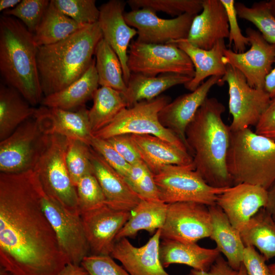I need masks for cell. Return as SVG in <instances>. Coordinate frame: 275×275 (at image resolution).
<instances>
[{"instance_id":"cell-1","label":"cell","mask_w":275,"mask_h":275,"mask_svg":"<svg viewBox=\"0 0 275 275\" xmlns=\"http://www.w3.org/2000/svg\"><path fill=\"white\" fill-rule=\"evenodd\" d=\"M31 170L0 174L1 269L14 275H58L69 261L41 204Z\"/></svg>"},{"instance_id":"cell-2","label":"cell","mask_w":275,"mask_h":275,"mask_svg":"<svg viewBox=\"0 0 275 275\" xmlns=\"http://www.w3.org/2000/svg\"><path fill=\"white\" fill-rule=\"evenodd\" d=\"M225 111L216 98H207L185 131L195 170L208 184L216 188L234 185L227 168L231 130L223 120Z\"/></svg>"},{"instance_id":"cell-3","label":"cell","mask_w":275,"mask_h":275,"mask_svg":"<svg viewBox=\"0 0 275 275\" xmlns=\"http://www.w3.org/2000/svg\"><path fill=\"white\" fill-rule=\"evenodd\" d=\"M102 38L96 22L62 41L38 47L37 65L44 96L64 89L86 72Z\"/></svg>"},{"instance_id":"cell-4","label":"cell","mask_w":275,"mask_h":275,"mask_svg":"<svg viewBox=\"0 0 275 275\" xmlns=\"http://www.w3.org/2000/svg\"><path fill=\"white\" fill-rule=\"evenodd\" d=\"M38 49L34 34L21 21L12 16L1 17V74L32 106L41 103L43 98Z\"/></svg>"},{"instance_id":"cell-5","label":"cell","mask_w":275,"mask_h":275,"mask_svg":"<svg viewBox=\"0 0 275 275\" xmlns=\"http://www.w3.org/2000/svg\"><path fill=\"white\" fill-rule=\"evenodd\" d=\"M227 168L234 185L249 183L267 190L275 181V141L249 128L231 131Z\"/></svg>"},{"instance_id":"cell-6","label":"cell","mask_w":275,"mask_h":275,"mask_svg":"<svg viewBox=\"0 0 275 275\" xmlns=\"http://www.w3.org/2000/svg\"><path fill=\"white\" fill-rule=\"evenodd\" d=\"M67 139L58 134L47 135L33 169L44 192L70 211L80 214L75 186L66 163Z\"/></svg>"},{"instance_id":"cell-7","label":"cell","mask_w":275,"mask_h":275,"mask_svg":"<svg viewBox=\"0 0 275 275\" xmlns=\"http://www.w3.org/2000/svg\"><path fill=\"white\" fill-rule=\"evenodd\" d=\"M171 101L169 96L161 95L150 100L139 102L123 109L108 125L93 135L106 140L124 134H150L159 137L189 153L182 141L163 127L159 120V112Z\"/></svg>"},{"instance_id":"cell-8","label":"cell","mask_w":275,"mask_h":275,"mask_svg":"<svg viewBox=\"0 0 275 275\" xmlns=\"http://www.w3.org/2000/svg\"><path fill=\"white\" fill-rule=\"evenodd\" d=\"M153 175L159 199L167 204L193 202L214 205L218 195L228 188L211 186L193 166H167Z\"/></svg>"},{"instance_id":"cell-9","label":"cell","mask_w":275,"mask_h":275,"mask_svg":"<svg viewBox=\"0 0 275 275\" xmlns=\"http://www.w3.org/2000/svg\"><path fill=\"white\" fill-rule=\"evenodd\" d=\"M127 66L131 73L154 77L175 73L193 77L195 69L187 54L176 44H147L132 41Z\"/></svg>"},{"instance_id":"cell-10","label":"cell","mask_w":275,"mask_h":275,"mask_svg":"<svg viewBox=\"0 0 275 275\" xmlns=\"http://www.w3.org/2000/svg\"><path fill=\"white\" fill-rule=\"evenodd\" d=\"M228 86L229 109L232 116L231 131L256 126L268 107L271 98L264 89L251 87L244 76L235 68L227 65L225 74L220 78L219 86Z\"/></svg>"},{"instance_id":"cell-11","label":"cell","mask_w":275,"mask_h":275,"mask_svg":"<svg viewBox=\"0 0 275 275\" xmlns=\"http://www.w3.org/2000/svg\"><path fill=\"white\" fill-rule=\"evenodd\" d=\"M47 135L32 118L0 142V171L18 173L33 170Z\"/></svg>"},{"instance_id":"cell-12","label":"cell","mask_w":275,"mask_h":275,"mask_svg":"<svg viewBox=\"0 0 275 275\" xmlns=\"http://www.w3.org/2000/svg\"><path fill=\"white\" fill-rule=\"evenodd\" d=\"M41 204L69 262L80 265L83 259L91 254L80 214L70 211L44 190Z\"/></svg>"},{"instance_id":"cell-13","label":"cell","mask_w":275,"mask_h":275,"mask_svg":"<svg viewBox=\"0 0 275 275\" xmlns=\"http://www.w3.org/2000/svg\"><path fill=\"white\" fill-rule=\"evenodd\" d=\"M211 228L208 206L193 202H176L168 204L160 238L196 243L209 237Z\"/></svg>"},{"instance_id":"cell-14","label":"cell","mask_w":275,"mask_h":275,"mask_svg":"<svg viewBox=\"0 0 275 275\" xmlns=\"http://www.w3.org/2000/svg\"><path fill=\"white\" fill-rule=\"evenodd\" d=\"M250 48L238 53L226 49L223 57L224 63L239 70L252 87L264 89L266 76L273 68L275 61V44L268 43L258 31L246 30Z\"/></svg>"},{"instance_id":"cell-15","label":"cell","mask_w":275,"mask_h":275,"mask_svg":"<svg viewBox=\"0 0 275 275\" xmlns=\"http://www.w3.org/2000/svg\"><path fill=\"white\" fill-rule=\"evenodd\" d=\"M196 15L184 14L172 19H164L147 9L133 10L124 13L127 23L136 30V41L165 44L187 38Z\"/></svg>"},{"instance_id":"cell-16","label":"cell","mask_w":275,"mask_h":275,"mask_svg":"<svg viewBox=\"0 0 275 275\" xmlns=\"http://www.w3.org/2000/svg\"><path fill=\"white\" fill-rule=\"evenodd\" d=\"M131 212L113 209L106 204L80 215L90 248V255H111L116 237Z\"/></svg>"},{"instance_id":"cell-17","label":"cell","mask_w":275,"mask_h":275,"mask_svg":"<svg viewBox=\"0 0 275 275\" xmlns=\"http://www.w3.org/2000/svg\"><path fill=\"white\" fill-rule=\"evenodd\" d=\"M268 202L267 190L258 185L239 183L228 187L217 196L216 204L240 232Z\"/></svg>"},{"instance_id":"cell-18","label":"cell","mask_w":275,"mask_h":275,"mask_svg":"<svg viewBox=\"0 0 275 275\" xmlns=\"http://www.w3.org/2000/svg\"><path fill=\"white\" fill-rule=\"evenodd\" d=\"M126 3L121 0H111L102 4L99 9L98 22L102 38L119 58L127 85L131 74L127 66L128 51L131 40L138 32L125 20Z\"/></svg>"},{"instance_id":"cell-19","label":"cell","mask_w":275,"mask_h":275,"mask_svg":"<svg viewBox=\"0 0 275 275\" xmlns=\"http://www.w3.org/2000/svg\"><path fill=\"white\" fill-rule=\"evenodd\" d=\"M88 111L85 106L76 111L41 106L36 108L33 117L45 134H58L90 146L93 135Z\"/></svg>"},{"instance_id":"cell-20","label":"cell","mask_w":275,"mask_h":275,"mask_svg":"<svg viewBox=\"0 0 275 275\" xmlns=\"http://www.w3.org/2000/svg\"><path fill=\"white\" fill-rule=\"evenodd\" d=\"M160 229L141 247L123 238L116 241L111 256L119 260L130 275H170L160 260Z\"/></svg>"},{"instance_id":"cell-21","label":"cell","mask_w":275,"mask_h":275,"mask_svg":"<svg viewBox=\"0 0 275 275\" xmlns=\"http://www.w3.org/2000/svg\"><path fill=\"white\" fill-rule=\"evenodd\" d=\"M221 78L215 76L210 77L195 90L177 97L159 112L158 118L161 125L176 134L186 146L187 127L208 98L211 89L218 84Z\"/></svg>"},{"instance_id":"cell-22","label":"cell","mask_w":275,"mask_h":275,"mask_svg":"<svg viewBox=\"0 0 275 275\" xmlns=\"http://www.w3.org/2000/svg\"><path fill=\"white\" fill-rule=\"evenodd\" d=\"M229 36L228 16L221 0H203L202 12L195 15L188 36L183 40L197 47L209 50Z\"/></svg>"},{"instance_id":"cell-23","label":"cell","mask_w":275,"mask_h":275,"mask_svg":"<svg viewBox=\"0 0 275 275\" xmlns=\"http://www.w3.org/2000/svg\"><path fill=\"white\" fill-rule=\"evenodd\" d=\"M93 174L104 195L106 204L118 210L131 212L142 200L124 177L91 147Z\"/></svg>"},{"instance_id":"cell-24","label":"cell","mask_w":275,"mask_h":275,"mask_svg":"<svg viewBox=\"0 0 275 275\" xmlns=\"http://www.w3.org/2000/svg\"><path fill=\"white\" fill-rule=\"evenodd\" d=\"M130 136L142 160L153 175L167 166H194L193 158L189 153L159 137L134 134Z\"/></svg>"},{"instance_id":"cell-25","label":"cell","mask_w":275,"mask_h":275,"mask_svg":"<svg viewBox=\"0 0 275 275\" xmlns=\"http://www.w3.org/2000/svg\"><path fill=\"white\" fill-rule=\"evenodd\" d=\"M221 255L218 249L201 247L196 243L162 239L159 258L164 268L172 264H184L198 270L208 271Z\"/></svg>"},{"instance_id":"cell-26","label":"cell","mask_w":275,"mask_h":275,"mask_svg":"<svg viewBox=\"0 0 275 275\" xmlns=\"http://www.w3.org/2000/svg\"><path fill=\"white\" fill-rule=\"evenodd\" d=\"M184 51L191 61L195 69L193 78L184 86L190 92L195 90L207 77H222L226 73L227 65L223 61L226 49L225 40L218 41L210 49L197 47L184 40L174 42Z\"/></svg>"},{"instance_id":"cell-27","label":"cell","mask_w":275,"mask_h":275,"mask_svg":"<svg viewBox=\"0 0 275 275\" xmlns=\"http://www.w3.org/2000/svg\"><path fill=\"white\" fill-rule=\"evenodd\" d=\"M211 219L210 238L226 258L229 265L238 271L243 262L245 246L240 231L230 223L222 208L216 204L208 206Z\"/></svg>"},{"instance_id":"cell-28","label":"cell","mask_w":275,"mask_h":275,"mask_svg":"<svg viewBox=\"0 0 275 275\" xmlns=\"http://www.w3.org/2000/svg\"><path fill=\"white\" fill-rule=\"evenodd\" d=\"M98 78L95 60L86 72L77 80L64 89L44 96L42 106L73 111L85 106L93 99L98 89Z\"/></svg>"},{"instance_id":"cell-29","label":"cell","mask_w":275,"mask_h":275,"mask_svg":"<svg viewBox=\"0 0 275 275\" xmlns=\"http://www.w3.org/2000/svg\"><path fill=\"white\" fill-rule=\"evenodd\" d=\"M192 78L175 73L162 74L154 77L131 73L126 91L122 94L127 107H129L139 102L153 99L173 86L184 85Z\"/></svg>"},{"instance_id":"cell-30","label":"cell","mask_w":275,"mask_h":275,"mask_svg":"<svg viewBox=\"0 0 275 275\" xmlns=\"http://www.w3.org/2000/svg\"><path fill=\"white\" fill-rule=\"evenodd\" d=\"M168 204L160 200L142 199L131 211L130 216L116 237H133L140 230L154 234L164 223Z\"/></svg>"},{"instance_id":"cell-31","label":"cell","mask_w":275,"mask_h":275,"mask_svg":"<svg viewBox=\"0 0 275 275\" xmlns=\"http://www.w3.org/2000/svg\"><path fill=\"white\" fill-rule=\"evenodd\" d=\"M36 108L14 88L1 85L0 141L8 137L23 122L33 118Z\"/></svg>"},{"instance_id":"cell-32","label":"cell","mask_w":275,"mask_h":275,"mask_svg":"<svg viewBox=\"0 0 275 275\" xmlns=\"http://www.w3.org/2000/svg\"><path fill=\"white\" fill-rule=\"evenodd\" d=\"M240 233L245 246L257 248L266 261L275 258V222L265 208L260 209Z\"/></svg>"},{"instance_id":"cell-33","label":"cell","mask_w":275,"mask_h":275,"mask_svg":"<svg viewBox=\"0 0 275 275\" xmlns=\"http://www.w3.org/2000/svg\"><path fill=\"white\" fill-rule=\"evenodd\" d=\"M87 25L63 13L51 0L34 37L38 47L47 45L64 40Z\"/></svg>"},{"instance_id":"cell-34","label":"cell","mask_w":275,"mask_h":275,"mask_svg":"<svg viewBox=\"0 0 275 275\" xmlns=\"http://www.w3.org/2000/svg\"><path fill=\"white\" fill-rule=\"evenodd\" d=\"M93 100V106L88 111L93 134L108 125L127 107L122 93L109 87L98 88Z\"/></svg>"},{"instance_id":"cell-35","label":"cell","mask_w":275,"mask_h":275,"mask_svg":"<svg viewBox=\"0 0 275 275\" xmlns=\"http://www.w3.org/2000/svg\"><path fill=\"white\" fill-rule=\"evenodd\" d=\"M94 54L99 85L114 89L124 94L127 85L120 60L103 38L98 43Z\"/></svg>"},{"instance_id":"cell-36","label":"cell","mask_w":275,"mask_h":275,"mask_svg":"<svg viewBox=\"0 0 275 275\" xmlns=\"http://www.w3.org/2000/svg\"><path fill=\"white\" fill-rule=\"evenodd\" d=\"M235 8L237 16L254 24L268 43L275 44V16L268 1L255 2L251 7L236 3Z\"/></svg>"},{"instance_id":"cell-37","label":"cell","mask_w":275,"mask_h":275,"mask_svg":"<svg viewBox=\"0 0 275 275\" xmlns=\"http://www.w3.org/2000/svg\"><path fill=\"white\" fill-rule=\"evenodd\" d=\"M126 3L132 10L147 9L175 17L184 14L197 15L203 8V0H128Z\"/></svg>"},{"instance_id":"cell-38","label":"cell","mask_w":275,"mask_h":275,"mask_svg":"<svg viewBox=\"0 0 275 275\" xmlns=\"http://www.w3.org/2000/svg\"><path fill=\"white\" fill-rule=\"evenodd\" d=\"M65 159L71 179L75 187L82 177L93 174L91 147L85 143L67 139Z\"/></svg>"},{"instance_id":"cell-39","label":"cell","mask_w":275,"mask_h":275,"mask_svg":"<svg viewBox=\"0 0 275 275\" xmlns=\"http://www.w3.org/2000/svg\"><path fill=\"white\" fill-rule=\"evenodd\" d=\"M124 178L142 199L160 200L154 175L143 161L131 165Z\"/></svg>"},{"instance_id":"cell-40","label":"cell","mask_w":275,"mask_h":275,"mask_svg":"<svg viewBox=\"0 0 275 275\" xmlns=\"http://www.w3.org/2000/svg\"><path fill=\"white\" fill-rule=\"evenodd\" d=\"M48 0H22L14 8L3 14L19 19L26 29L34 34L49 4Z\"/></svg>"},{"instance_id":"cell-41","label":"cell","mask_w":275,"mask_h":275,"mask_svg":"<svg viewBox=\"0 0 275 275\" xmlns=\"http://www.w3.org/2000/svg\"><path fill=\"white\" fill-rule=\"evenodd\" d=\"M56 7L78 23L89 25L98 22L99 9L95 0H52Z\"/></svg>"},{"instance_id":"cell-42","label":"cell","mask_w":275,"mask_h":275,"mask_svg":"<svg viewBox=\"0 0 275 275\" xmlns=\"http://www.w3.org/2000/svg\"><path fill=\"white\" fill-rule=\"evenodd\" d=\"M80 214L106 204L102 188L93 174L82 177L76 185Z\"/></svg>"},{"instance_id":"cell-43","label":"cell","mask_w":275,"mask_h":275,"mask_svg":"<svg viewBox=\"0 0 275 275\" xmlns=\"http://www.w3.org/2000/svg\"><path fill=\"white\" fill-rule=\"evenodd\" d=\"M80 265L90 275H130L111 255H90L83 259Z\"/></svg>"},{"instance_id":"cell-44","label":"cell","mask_w":275,"mask_h":275,"mask_svg":"<svg viewBox=\"0 0 275 275\" xmlns=\"http://www.w3.org/2000/svg\"><path fill=\"white\" fill-rule=\"evenodd\" d=\"M90 146L122 176L125 178L127 176L131 165L118 153L106 140L93 136Z\"/></svg>"},{"instance_id":"cell-45","label":"cell","mask_w":275,"mask_h":275,"mask_svg":"<svg viewBox=\"0 0 275 275\" xmlns=\"http://www.w3.org/2000/svg\"><path fill=\"white\" fill-rule=\"evenodd\" d=\"M227 12L229 26V45H234V51L241 53L245 51L246 46L250 44L246 36L241 33L238 23L237 14L234 0H221Z\"/></svg>"},{"instance_id":"cell-46","label":"cell","mask_w":275,"mask_h":275,"mask_svg":"<svg viewBox=\"0 0 275 275\" xmlns=\"http://www.w3.org/2000/svg\"><path fill=\"white\" fill-rule=\"evenodd\" d=\"M106 140L130 165L142 161L131 142L130 134L117 135Z\"/></svg>"},{"instance_id":"cell-47","label":"cell","mask_w":275,"mask_h":275,"mask_svg":"<svg viewBox=\"0 0 275 275\" xmlns=\"http://www.w3.org/2000/svg\"><path fill=\"white\" fill-rule=\"evenodd\" d=\"M266 261L264 257L254 247L245 246L242 263L247 275H269Z\"/></svg>"},{"instance_id":"cell-48","label":"cell","mask_w":275,"mask_h":275,"mask_svg":"<svg viewBox=\"0 0 275 275\" xmlns=\"http://www.w3.org/2000/svg\"><path fill=\"white\" fill-rule=\"evenodd\" d=\"M256 133L275 141V96L255 126Z\"/></svg>"},{"instance_id":"cell-49","label":"cell","mask_w":275,"mask_h":275,"mask_svg":"<svg viewBox=\"0 0 275 275\" xmlns=\"http://www.w3.org/2000/svg\"><path fill=\"white\" fill-rule=\"evenodd\" d=\"M236 270L233 269L221 255L216 259L208 271L191 269L186 275H236Z\"/></svg>"},{"instance_id":"cell-50","label":"cell","mask_w":275,"mask_h":275,"mask_svg":"<svg viewBox=\"0 0 275 275\" xmlns=\"http://www.w3.org/2000/svg\"><path fill=\"white\" fill-rule=\"evenodd\" d=\"M58 275H90V274L81 265L69 263Z\"/></svg>"},{"instance_id":"cell-51","label":"cell","mask_w":275,"mask_h":275,"mask_svg":"<svg viewBox=\"0 0 275 275\" xmlns=\"http://www.w3.org/2000/svg\"><path fill=\"white\" fill-rule=\"evenodd\" d=\"M264 90L270 98L275 96V61L274 67L265 78Z\"/></svg>"},{"instance_id":"cell-52","label":"cell","mask_w":275,"mask_h":275,"mask_svg":"<svg viewBox=\"0 0 275 275\" xmlns=\"http://www.w3.org/2000/svg\"><path fill=\"white\" fill-rule=\"evenodd\" d=\"M268 202L266 209L275 222V181L267 189Z\"/></svg>"},{"instance_id":"cell-53","label":"cell","mask_w":275,"mask_h":275,"mask_svg":"<svg viewBox=\"0 0 275 275\" xmlns=\"http://www.w3.org/2000/svg\"><path fill=\"white\" fill-rule=\"evenodd\" d=\"M20 0H1L0 11H4L15 7L20 2Z\"/></svg>"},{"instance_id":"cell-54","label":"cell","mask_w":275,"mask_h":275,"mask_svg":"<svg viewBox=\"0 0 275 275\" xmlns=\"http://www.w3.org/2000/svg\"><path fill=\"white\" fill-rule=\"evenodd\" d=\"M268 3L271 13L275 16V0L269 1Z\"/></svg>"},{"instance_id":"cell-55","label":"cell","mask_w":275,"mask_h":275,"mask_svg":"<svg viewBox=\"0 0 275 275\" xmlns=\"http://www.w3.org/2000/svg\"><path fill=\"white\" fill-rule=\"evenodd\" d=\"M236 275H247L245 268L243 264H241L239 269L237 271Z\"/></svg>"},{"instance_id":"cell-56","label":"cell","mask_w":275,"mask_h":275,"mask_svg":"<svg viewBox=\"0 0 275 275\" xmlns=\"http://www.w3.org/2000/svg\"><path fill=\"white\" fill-rule=\"evenodd\" d=\"M269 275H275V261L268 265Z\"/></svg>"},{"instance_id":"cell-57","label":"cell","mask_w":275,"mask_h":275,"mask_svg":"<svg viewBox=\"0 0 275 275\" xmlns=\"http://www.w3.org/2000/svg\"><path fill=\"white\" fill-rule=\"evenodd\" d=\"M0 275H14L11 273L8 272L3 269H1Z\"/></svg>"}]
</instances>
